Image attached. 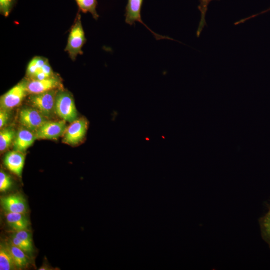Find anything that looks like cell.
<instances>
[{"instance_id":"obj_11","label":"cell","mask_w":270,"mask_h":270,"mask_svg":"<svg viewBox=\"0 0 270 270\" xmlns=\"http://www.w3.org/2000/svg\"><path fill=\"white\" fill-rule=\"evenodd\" d=\"M22 153L16 150L10 152L4 160L7 168L18 176H22L25 162V156Z\"/></svg>"},{"instance_id":"obj_8","label":"cell","mask_w":270,"mask_h":270,"mask_svg":"<svg viewBox=\"0 0 270 270\" xmlns=\"http://www.w3.org/2000/svg\"><path fill=\"white\" fill-rule=\"evenodd\" d=\"M66 129L64 120L45 122L36 132V139L56 140L64 134Z\"/></svg>"},{"instance_id":"obj_18","label":"cell","mask_w":270,"mask_h":270,"mask_svg":"<svg viewBox=\"0 0 270 270\" xmlns=\"http://www.w3.org/2000/svg\"><path fill=\"white\" fill-rule=\"evenodd\" d=\"M48 61V60L47 58L43 57L36 56L34 58L28 66L27 76L30 78L32 79Z\"/></svg>"},{"instance_id":"obj_22","label":"cell","mask_w":270,"mask_h":270,"mask_svg":"<svg viewBox=\"0 0 270 270\" xmlns=\"http://www.w3.org/2000/svg\"><path fill=\"white\" fill-rule=\"evenodd\" d=\"M12 185L10 176L2 171L0 172V191L4 192L9 190Z\"/></svg>"},{"instance_id":"obj_23","label":"cell","mask_w":270,"mask_h":270,"mask_svg":"<svg viewBox=\"0 0 270 270\" xmlns=\"http://www.w3.org/2000/svg\"><path fill=\"white\" fill-rule=\"evenodd\" d=\"M14 236L27 244L33 246L30 234L26 230L16 232Z\"/></svg>"},{"instance_id":"obj_19","label":"cell","mask_w":270,"mask_h":270,"mask_svg":"<svg viewBox=\"0 0 270 270\" xmlns=\"http://www.w3.org/2000/svg\"><path fill=\"white\" fill-rule=\"evenodd\" d=\"M260 225L262 237L270 247V208L266 214L260 220Z\"/></svg>"},{"instance_id":"obj_5","label":"cell","mask_w":270,"mask_h":270,"mask_svg":"<svg viewBox=\"0 0 270 270\" xmlns=\"http://www.w3.org/2000/svg\"><path fill=\"white\" fill-rule=\"evenodd\" d=\"M143 1L144 0H128L126 9V22L130 26L135 25L136 22H140L151 32L157 40L162 39L174 40L168 36L155 33L143 22L141 16Z\"/></svg>"},{"instance_id":"obj_12","label":"cell","mask_w":270,"mask_h":270,"mask_svg":"<svg viewBox=\"0 0 270 270\" xmlns=\"http://www.w3.org/2000/svg\"><path fill=\"white\" fill-rule=\"evenodd\" d=\"M36 134L28 129H22L16 134L14 142L15 150L24 152L34 143L36 140Z\"/></svg>"},{"instance_id":"obj_26","label":"cell","mask_w":270,"mask_h":270,"mask_svg":"<svg viewBox=\"0 0 270 270\" xmlns=\"http://www.w3.org/2000/svg\"><path fill=\"white\" fill-rule=\"evenodd\" d=\"M40 70L44 72L49 77L51 78L54 76V74L49 64L48 61L44 64V66Z\"/></svg>"},{"instance_id":"obj_7","label":"cell","mask_w":270,"mask_h":270,"mask_svg":"<svg viewBox=\"0 0 270 270\" xmlns=\"http://www.w3.org/2000/svg\"><path fill=\"white\" fill-rule=\"evenodd\" d=\"M20 124L32 132H36L47 122L46 117L36 108H26L20 114Z\"/></svg>"},{"instance_id":"obj_6","label":"cell","mask_w":270,"mask_h":270,"mask_svg":"<svg viewBox=\"0 0 270 270\" xmlns=\"http://www.w3.org/2000/svg\"><path fill=\"white\" fill-rule=\"evenodd\" d=\"M88 127V122L86 119L76 120L66 128L63 142L72 146L79 144L84 138Z\"/></svg>"},{"instance_id":"obj_14","label":"cell","mask_w":270,"mask_h":270,"mask_svg":"<svg viewBox=\"0 0 270 270\" xmlns=\"http://www.w3.org/2000/svg\"><path fill=\"white\" fill-rule=\"evenodd\" d=\"M16 268L8 244L0 246V270H10Z\"/></svg>"},{"instance_id":"obj_3","label":"cell","mask_w":270,"mask_h":270,"mask_svg":"<svg viewBox=\"0 0 270 270\" xmlns=\"http://www.w3.org/2000/svg\"><path fill=\"white\" fill-rule=\"evenodd\" d=\"M28 81L23 80L2 96L1 109L9 111L18 106L28 94Z\"/></svg>"},{"instance_id":"obj_16","label":"cell","mask_w":270,"mask_h":270,"mask_svg":"<svg viewBox=\"0 0 270 270\" xmlns=\"http://www.w3.org/2000/svg\"><path fill=\"white\" fill-rule=\"evenodd\" d=\"M15 130L12 128H6L0 132V151L1 152L7 150L16 136Z\"/></svg>"},{"instance_id":"obj_10","label":"cell","mask_w":270,"mask_h":270,"mask_svg":"<svg viewBox=\"0 0 270 270\" xmlns=\"http://www.w3.org/2000/svg\"><path fill=\"white\" fill-rule=\"evenodd\" d=\"M1 204L8 212L24 214L26 212V202L22 197L18 195H10L2 198Z\"/></svg>"},{"instance_id":"obj_13","label":"cell","mask_w":270,"mask_h":270,"mask_svg":"<svg viewBox=\"0 0 270 270\" xmlns=\"http://www.w3.org/2000/svg\"><path fill=\"white\" fill-rule=\"evenodd\" d=\"M6 216L7 223L16 232L26 230L30 224L24 214L7 212Z\"/></svg>"},{"instance_id":"obj_15","label":"cell","mask_w":270,"mask_h":270,"mask_svg":"<svg viewBox=\"0 0 270 270\" xmlns=\"http://www.w3.org/2000/svg\"><path fill=\"white\" fill-rule=\"evenodd\" d=\"M8 246L16 267L18 268L26 267L29 262L28 258L26 256V252L12 244H8Z\"/></svg>"},{"instance_id":"obj_25","label":"cell","mask_w":270,"mask_h":270,"mask_svg":"<svg viewBox=\"0 0 270 270\" xmlns=\"http://www.w3.org/2000/svg\"><path fill=\"white\" fill-rule=\"evenodd\" d=\"M8 111L1 109L0 111V128H2L8 122L9 119Z\"/></svg>"},{"instance_id":"obj_24","label":"cell","mask_w":270,"mask_h":270,"mask_svg":"<svg viewBox=\"0 0 270 270\" xmlns=\"http://www.w3.org/2000/svg\"><path fill=\"white\" fill-rule=\"evenodd\" d=\"M11 244L23 250L26 252H30L33 250V246H30L22 242L14 235L12 236Z\"/></svg>"},{"instance_id":"obj_1","label":"cell","mask_w":270,"mask_h":270,"mask_svg":"<svg viewBox=\"0 0 270 270\" xmlns=\"http://www.w3.org/2000/svg\"><path fill=\"white\" fill-rule=\"evenodd\" d=\"M86 42L82 26L80 11L70 29L65 51L68 52L72 61H75L78 55L83 54L82 48Z\"/></svg>"},{"instance_id":"obj_2","label":"cell","mask_w":270,"mask_h":270,"mask_svg":"<svg viewBox=\"0 0 270 270\" xmlns=\"http://www.w3.org/2000/svg\"><path fill=\"white\" fill-rule=\"evenodd\" d=\"M55 112L63 120L73 122L78 116L74 101L68 92L58 90L56 101Z\"/></svg>"},{"instance_id":"obj_9","label":"cell","mask_w":270,"mask_h":270,"mask_svg":"<svg viewBox=\"0 0 270 270\" xmlns=\"http://www.w3.org/2000/svg\"><path fill=\"white\" fill-rule=\"evenodd\" d=\"M27 87L28 94H34L58 90L62 84L60 80L54 76L43 80H31L28 81Z\"/></svg>"},{"instance_id":"obj_20","label":"cell","mask_w":270,"mask_h":270,"mask_svg":"<svg viewBox=\"0 0 270 270\" xmlns=\"http://www.w3.org/2000/svg\"><path fill=\"white\" fill-rule=\"evenodd\" d=\"M214 0H200V4L198 8L201 14V18L196 32L198 37L200 36L206 24V16L208 10L209 4Z\"/></svg>"},{"instance_id":"obj_17","label":"cell","mask_w":270,"mask_h":270,"mask_svg":"<svg viewBox=\"0 0 270 270\" xmlns=\"http://www.w3.org/2000/svg\"><path fill=\"white\" fill-rule=\"evenodd\" d=\"M78 6L79 11L84 14L90 12L94 19L97 20L99 15L96 12L97 0H74Z\"/></svg>"},{"instance_id":"obj_21","label":"cell","mask_w":270,"mask_h":270,"mask_svg":"<svg viewBox=\"0 0 270 270\" xmlns=\"http://www.w3.org/2000/svg\"><path fill=\"white\" fill-rule=\"evenodd\" d=\"M17 0H0V14L8 17L13 9Z\"/></svg>"},{"instance_id":"obj_4","label":"cell","mask_w":270,"mask_h":270,"mask_svg":"<svg viewBox=\"0 0 270 270\" xmlns=\"http://www.w3.org/2000/svg\"><path fill=\"white\" fill-rule=\"evenodd\" d=\"M58 90L32 94L29 100L32 105L46 118H50L55 112L56 97Z\"/></svg>"},{"instance_id":"obj_27","label":"cell","mask_w":270,"mask_h":270,"mask_svg":"<svg viewBox=\"0 0 270 270\" xmlns=\"http://www.w3.org/2000/svg\"><path fill=\"white\" fill-rule=\"evenodd\" d=\"M268 12H270V8L264 11H262V12H261L260 13H258V14H254L253 16H252L248 18H245L244 19H242V20H240L236 22L235 23V24L236 25H238V24H242V23H244L246 21L250 20V19H252V18H254L256 17L257 16H260V15H261V14H266Z\"/></svg>"}]
</instances>
